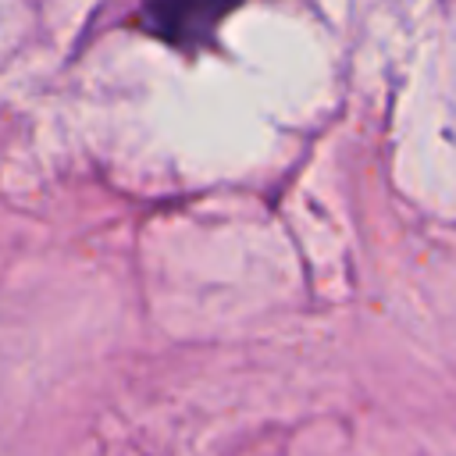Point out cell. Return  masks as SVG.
<instances>
[{"label":"cell","instance_id":"6da1fadb","mask_svg":"<svg viewBox=\"0 0 456 456\" xmlns=\"http://www.w3.org/2000/svg\"><path fill=\"white\" fill-rule=\"evenodd\" d=\"M239 4L242 0H146L142 25L160 43L192 53L214 43V32Z\"/></svg>","mask_w":456,"mask_h":456}]
</instances>
